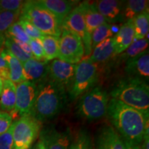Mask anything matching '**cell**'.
I'll list each match as a JSON object with an SVG mask.
<instances>
[{
	"instance_id": "ffe728a7",
	"label": "cell",
	"mask_w": 149,
	"mask_h": 149,
	"mask_svg": "<svg viewBox=\"0 0 149 149\" xmlns=\"http://www.w3.org/2000/svg\"><path fill=\"white\" fill-rule=\"evenodd\" d=\"M0 55L6 59L8 64L9 79L15 85L26 81L24 75L23 65L21 61L4 48L0 51Z\"/></svg>"
},
{
	"instance_id": "484cf974",
	"label": "cell",
	"mask_w": 149,
	"mask_h": 149,
	"mask_svg": "<svg viewBox=\"0 0 149 149\" xmlns=\"http://www.w3.org/2000/svg\"><path fill=\"white\" fill-rule=\"evenodd\" d=\"M59 39V37L44 35L40 40L47 61L57 59L58 57Z\"/></svg>"
},
{
	"instance_id": "ac0fdd59",
	"label": "cell",
	"mask_w": 149,
	"mask_h": 149,
	"mask_svg": "<svg viewBox=\"0 0 149 149\" xmlns=\"http://www.w3.org/2000/svg\"><path fill=\"white\" fill-rule=\"evenodd\" d=\"M115 44V55H120L133 42L135 39V31L133 21L126 22L117 34L113 37Z\"/></svg>"
},
{
	"instance_id": "9a60e30c",
	"label": "cell",
	"mask_w": 149,
	"mask_h": 149,
	"mask_svg": "<svg viewBox=\"0 0 149 149\" xmlns=\"http://www.w3.org/2000/svg\"><path fill=\"white\" fill-rule=\"evenodd\" d=\"M48 61H40L31 58L23 63L24 75L26 81L38 84L48 76Z\"/></svg>"
},
{
	"instance_id": "b9f144b4",
	"label": "cell",
	"mask_w": 149,
	"mask_h": 149,
	"mask_svg": "<svg viewBox=\"0 0 149 149\" xmlns=\"http://www.w3.org/2000/svg\"><path fill=\"white\" fill-rule=\"evenodd\" d=\"M29 149H34V148H29Z\"/></svg>"
},
{
	"instance_id": "2e32d148",
	"label": "cell",
	"mask_w": 149,
	"mask_h": 149,
	"mask_svg": "<svg viewBox=\"0 0 149 149\" xmlns=\"http://www.w3.org/2000/svg\"><path fill=\"white\" fill-rule=\"evenodd\" d=\"M37 1L55 17L61 26L66 17L75 8L76 4V1L66 0H37Z\"/></svg>"
},
{
	"instance_id": "7bdbcfd3",
	"label": "cell",
	"mask_w": 149,
	"mask_h": 149,
	"mask_svg": "<svg viewBox=\"0 0 149 149\" xmlns=\"http://www.w3.org/2000/svg\"></svg>"
},
{
	"instance_id": "52a82bcc",
	"label": "cell",
	"mask_w": 149,
	"mask_h": 149,
	"mask_svg": "<svg viewBox=\"0 0 149 149\" xmlns=\"http://www.w3.org/2000/svg\"><path fill=\"white\" fill-rule=\"evenodd\" d=\"M98 68L88 58L83 59L76 66L74 79L68 93L72 100L82 96L90 91L96 83Z\"/></svg>"
},
{
	"instance_id": "d6a6232c",
	"label": "cell",
	"mask_w": 149,
	"mask_h": 149,
	"mask_svg": "<svg viewBox=\"0 0 149 149\" xmlns=\"http://www.w3.org/2000/svg\"><path fill=\"white\" fill-rule=\"evenodd\" d=\"M29 45L31 48L33 58L40 61H47L40 40L31 39L29 42Z\"/></svg>"
},
{
	"instance_id": "e0dca14e",
	"label": "cell",
	"mask_w": 149,
	"mask_h": 149,
	"mask_svg": "<svg viewBox=\"0 0 149 149\" xmlns=\"http://www.w3.org/2000/svg\"><path fill=\"white\" fill-rule=\"evenodd\" d=\"M116 0H100L93 2L97 10L105 19L107 23L122 20V11L124 3Z\"/></svg>"
},
{
	"instance_id": "4316f807",
	"label": "cell",
	"mask_w": 149,
	"mask_h": 149,
	"mask_svg": "<svg viewBox=\"0 0 149 149\" xmlns=\"http://www.w3.org/2000/svg\"><path fill=\"white\" fill-rule=\"evenodd\" d=\"M148 37L141 40L133 41L127 49L120 54V58L123 61H127L128 59L135 57L139 54L148 49Z\"/></svg>"
},
{
	"instance_id": "3957f363",
	"label": "cell",
	"mask_w": 149,
	"mask_h": 149,
	"mask_svg": "<svg viewBox=\"0 0 149 149\" xmlns=\"http://www.w3.org/2000/svg\"><path fill=\"white\" fill-rule=\"evenodd\" d=\"M111 95L126 105L148 114L149 86L143 80L128 77L120 80L112 89Z\"/></svg>"
},
{
	"instance_id": "9c48e42d",
	"label": "cell",
	"mask_w": 149,
	"mask_h": 149,
	"mask_svg": "<svg viewBox=\"0 0 149 149\" xmlns=\"http://www.w3.org/2000/svg\"><path fill=\"white\" fill-rule=\"evenodd\" d=\"M65 29L77 35L82 41L84 47L85 55L86 57L91 55V36L87 31L84 18L82 10L80 3L75 6L63 22L61 29Z\"/></svg>"
},
{
	"instance_id": "ab89813d",
	"label": "cell",
	"mask_w": 149,
	"mask_h": 149,
	"mask_svg": "<svg viewBox=\"0 0 149 149\" xmlns=\"http://www.w3.org/2000/svg\"><path fill=\"white\" fill-rule=\"evenodd\" d=\"M34 149H46L45 145L42 139H40V140L37 141V143L34 147Z\"/></svg>"
},
{
	"instance_id": "4fadbf2b",
	"label": "cell",
	"mask_w": 149,
	"mask_h": 149,
	"mask_svg": "<svg viewBox=\"0 0 149 149\" xmlns=\"http://www.w3.org/2000/svg\"><path fill=\"white\" fill-rule=\"evenodd\" d=\"M124 70L128 77L137 78L144 81L149 77V53L148 49L133 58L126 61Z\"/></svg>"
},
{
	"instance_id": "d4e9b609",
	"label": "cell",
	"mask_w": 149,
	"mask_h": 149,
	"mask_svg": "<svg viewBox=\"0 0 149 149\" xmlns=\"http://www.w3.org/2000/svg\"><path fill=\"white\" fill-rule=\"evenodd\" d=\"M133 24L135 31L134 41L141 40L148 36L149 31V13L145 11L133 19Z\"/></svg>"
},
{
	"instance_id": "30bf717a",
	"label": "cell",
	"mask_w": 149,
	"mask_h": 149,
	"mask_svg": "<svg viewBox=\"0 0 149 149\" xmlns=\"http://www.w3.org/2000/svg\"><path fill=\"white\" fill-rule=\"evenodd\" d=\"M37 93V84L32 81H24L16 85V103L14 111L10 113L22 117L31 115Z\"/></svg>"
},
{
	"instance_id": "cb8c5ba5",
	"label": "cell",
	"mask_w": 149,
	"mask_h": 149,
	"mask_svg": "<svg viewBox=\"0 0 149 149\" xmlns=\"http://www.w3.org/2000/svg\"><path fill=\"white\" fill-rule=\"evenodd\" d=\"M20 16V11L10 12V11L0 10V51L3 47L4 35L8 29L16 22L18 21Z\"/></svg>"
},
{
	"instance_id": "6da1fadb",
	"label": "cell",
	"mask_w": 149,
	"mask_h": 149,
	"mask_svg": "<svg viewBox=\"0 0 149 149\" xmlns=\"http://www.w3.org/2000/svg\"><path fill=\"white\" fill-rule=\"evenodd\" d=\"M107 115L114 129L124 140L141 145L144 136L148 133V114L111 98Z\"/></svg>"
},
{
	"instance_id": "f35d334b",
	"label": "cell",
	"mask_w": 149,
	"mask_h": 149,
	"mask_svg": "<svg viewBox=\"0 0 149 149\" xmlns=\"http://www.w3.org/2000/svg\"><path fill=\"white\" fill-rule=\"evenodd\" d=\"M123 141H124V144L125 145L126 149H141L140 145L131 143L130 141L124 140V139H123Z\"/></svg>"
},
{
	"instance_id": "74e56055",
	"label": "cell",
	"mask_w": 149,
	"mask_h": 149,
	"mask_svg": "<svg viewBox=\"0 0 149 149\" xmlns=\"http://www.w3.org/2000/svg\"><path fill=\"white\" fill-rule=\"evenodd\" d=\"M141 149H149V135L148 133H146L144 136L142 142L140 145Z\"/></svg>"
},
{
	"instance_id": "f1b7e54d",
	"label": "cell",
	"mask_w": 149,
	"mask_h": 149,
	"mask_svg": "<svg viewBox=\"0 0 149 149\" xmlns=\"http://www.w3.org/2000/svg\"><path fill=\"white\" fill-rule=\"evenodd\" d=\"M3 46L4 48L8 51L11 54H13L17 59L22 62V64L29 60V59L33 58L31 56L28 55L24 52L22 48L12 39L4 37L3 41Z\"/></svg>"
},
{
	"instance_id": "d6986e66",
	"label": "cell",
	"mask_w": 149,
	"mask_h": 149,
	"mask_svg": "<svg viewBox=\"0 0 149 149\" xmlns=\"http://www.w3.org/2000/svg\"><path fill=\"white\" fill-rule=\"evenodd\" d=\"M82 10L84 18L87 31L91 35L93 31L102 24L106 23V20L97 10L94 3L89 1H84L80 3Z\"/></svg>"
},
{
	"instance_id": "8fae6325",
	"label": "cell",
	"mask_w": 149,
	"mask_h": 149,
	"mask_svg": "<svg viewBox=\"0 0 149 149\" xmlns=\"http://www.w3.org/2000/svg\"><path fill=\"white\" fill-rule=\"evenodd\" d=\"M77 64L69 63L55 59L48 64V77L52 81L69 91L74 79Z\"/></svg>"
},
{
	"instance_id": "7402d4cb",
	"label": "cell",
	"mask_w": 149,
	"mask_h": 149,
	"mask_svg": "<svg viewBox=\"0 0 149 149\" xmlns=\"http://www.w3.org/2000/svg\"><path fill=\"white\" fill-rule=\"evenodd\" d=\"M16 103V85L10 79L3 81L0 95V111L10 113L14 111Z\"/></svg>"
},
{
	"instance_id": "5b68a950",
	"label": "cell",
	"mask_w": 149,
	"mask_h": 149,
	"mask_svg": "<svg viewBox=\"0 0 149 149\" xmlns=\"http://www.w3.org/2000/svg\"><path fill=\"white\" fill-rule=\"evenodd\" d=\"M109 97L100 87H95L81 96L77 107L80 117L90 121L97 120L107 113Z\"/></svg>"
},
{
	"instance_id": "836d02e7",
	"label": "cell",
	"mask_w": 149,
	"mask_h": 149,
	"mask_svg": "<svg viewBox=\"0 0 149 149\" xmlns=\"http://www.w3.org/2000/svg\"><path fill=\"white\" fill-rule=\"evenodd\" d=\"M24 1L22 0H1L0 1V10L17 12L21 11Z\"/></svg>"
},
{
	"instance_id": "e575fe53",
	"label": "cell",
	"mask_w": 149,
	"mask_h": 149,
	"mask_svg": "<svg viewBox=\"0 0 149 149\" xmlns=\"http://www.w3.org/2000/svg\"><path fill=\"white\" fill-rule=\"evenodd\" d=\"M13 124L6 133L0 135V149H13Z\"/></svg>"
},
{
	"instance_id": "603a6c76",
	"label": "cell",
	"mask_w": 149,
	"mask_h": 149,
	"mask_svg": "<svg viewBox=\"0 0 149 149\" xmlns=\"http://www.w3.org/2000/svg\"><path fill=\"white\" fill-rule=\"evenodd\" d=\"M148 10V0H128L123 4L122 20H133L137 15Z\"/></svg>"
},
{
	"instance_id": "60d3db41",
	"label": "cell",
	"mask_w": 149,
	"mask_h": 149,
	"mask_svg": "<svg viewBox=\"0 0 149 149\" xmlns=\"http://www.w3.org/2000/svg\"><path fill=\"white\" fill-rule=\"evenodd\" d=\"M2 88H3V81L0 79V95H1V91H2Z\"/></svg>"
},
{
	"instance_id": "7c38bea8",
	"label": "cell",
	"mask_w": 149,
	"mask_h": 149,
	"mask_svg": "<svg viewBox=\"0 0 149 149\" xmlns=\"http://www.w3.org/2000/svg\"><path fill=\"white\" fill-rule=\"evenodd\" d=\"M40 138L46 149H68L71 134L69 128L58 130L54 128H46L40 131Z\"/></svg>"
},
{
	"instance_id": "ba28073f",
	"label": "cell",
	"mask_w": 149,
	"mask_h": 149,
	"mask_svg": "<svg viewBox=\"0 0 149 149\" xmlns=\"http://www.w3.org/2000/svg\"><path fill=\"white\" fill-rule=\"evenodd\" d=\"M84 56V47L81 39L68 30L61 29L57 58L69 64H77Z\"/></svg>"
},
{
	"instance_id": "5bb4252c",
	"label": "cell",
	"mask_w": 149,
	"mask_h": 149,
	"mask_svg": "<svg viewBox=\"0 0 149 149\" xmlns=\"http://www.w3.org/2000/svg\"><path fill=\"white\" fill-rule=\"evenodd\" d=\"M95 149H126L122 137L113 127L104 126L98 131Z\"/></svg>"
},
{
	"instance_id": "8d00e7d4",
	"label": "cell",
	"mask_w": 149,
	"mask_h": 149,
	"mask_svg": "<svg viewBox=\"0 0 149 149\" xmlns=\"http://www.w3.org/2000/svg\"><path fill=\"white\" fill-rule=\"evenodd\" d=\"M0 79L2 81L9 79L8 66L6 59L0 55Z\"/></svg>"
},
{
	"instance_id": "d590c367",
	"label": "cell",
	"mask_w": 149,
	"mask_h": 149,
	"mask_svg": "<svg viewBox=\"0 0 149 149\" xmlns=\"http://www.w3.org/2000/svg\"><path fill=\"white\" fill-rule=\"evenodd\" d=\"M13 117L7 112L0 111V135L8 130L13 124Z\"/></svg>"
},
{
	"instance_id": "4dcf8cb0",
	"label": "cell",
	"mask_w": 149,
	"mask_h": 149,
	"mask_svg": "<svg viewBox=\"0 0 149 149\" xmlns=\"http://www.w3.org/2000/svg\"><path fill=\"white\" fill-rule=\"evenodd\" d=\"M4 37H9V38L13 39V40H19L20 42L27 43L29 44V41L31 39L24 31L23 28L20 25L18 21L13 24L8 29L6 33H5Z\"/></svg>"
},
{
	"instance_id": "277c9868",
	"label": "cell",
	"mask_w": 149,
	"mask_h": 149,
	"mask_svg": "<svg viewBox=\"0 0 149 149\" xmlns=\"http://www.w3.org/2000/svg\"><path fill=\"white\" fill-rule=\"evenodd\" d=\"M19 17L32 24L43 34L60 36L61 26L57 19L37 0L24 1Z\"/></svg>"
},
{
	"instance_id": "83f0119b",
	"label": "cell",
	"mask_w": 149,
	"mask_h": 149,
	"mask_svg": "<svg viewBox=\"0 0 149 149\" xmlns=\"http://www.w3.org/2000/svg\"><path fill=\"white\" fill-rule=\"evenodd\" d=\"M113 35L112 26L107 22L96 28L91 35L92 51L97 45L109 37H112Z\"/></svg>"
},
{
	"instance_id": "f546056e",
	"label": "cell",
	"mask_w": 149,
	"mask_h": 149,
	"mask_svg": "<svg viewBox=\"0 0 149 149\" xmlns=\"http://www.w3.org/2000/svg\"><path fill=\"white\" fill-rule=\"evenodd\" d=\"M69 149H93L91 137L86 130H80L70 145Z\"/></svg>"
},
{
	"instance_id": "1f68e13d",
	"label": "cell",
	"mask_w": 149,
	"mask_h": 149,
	"mask_svg": "<svg viewBox=\"0 0 149 149\" xmlns=\"http://www.w3.org/2000/svg\"><path fill=\"white\" fill-rule=\"evenodd\" d=\"M18 22L23 28L24 31L26 33L30 39H34V40H41L44 34L41 33L36 27L34 26L32 24H31L26 20L22 18H19Z\"/></svg>"
},
{
	"instance_id": "8992f818",
	"label": "cell",
	"mask_w": 149,
	"mask_h": 149,
	"mask_svg": "<svg viewBox=\"0 0 149 149\" xmlns=\"http://www.w3.org/2000/svg\"><path fill=\"white\" fill-rule=\"evenodd\" d=\"M41 123L31 115L19 117L13 123V149H29L40 135Z\"/></svg>"
},
{
	"instance_id": "44dd1931",
	"label": "cell",
	"mask_w": 149,
	"mask_h": 149,
	"mask_svg": "<svg viewBox=\"0 0 149 149\" xmlns=\"http://www.w3.org/2000/svg\"><path fill=\"white\" fill-rule=\"evenodd\" d=\"M113 56H115V44L112 37L97 45L88 58L95 64H99L106 62Z\"/></svg>"
},
{
	"instance_id": "7a4b0ae2",
	"label": "cell",
	"mask_w": 149,
	"mask_h": 149,
	"mask_svg": "<svg viewBox=\"0 0 149 149\" xmlns=\"http://www.w3.org/2000/svg\"><path fill=\"white\" fill-rule=\"evenodd\" d=\"M66 91L48 77L37 84V93L31 115L42 123L57 115L65 102Z\"/></svg>"
}]
</instances>
